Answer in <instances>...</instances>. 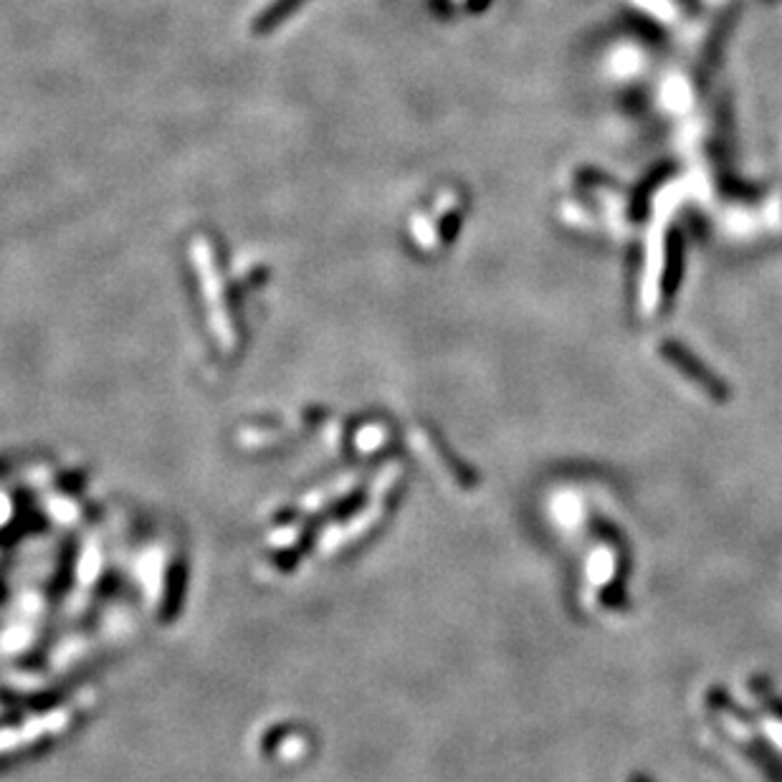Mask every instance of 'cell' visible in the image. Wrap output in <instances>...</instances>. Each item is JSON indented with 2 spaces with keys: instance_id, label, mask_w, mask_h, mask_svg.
Listing matches in <instances>:
<instances>
[{
  "instance_id": "cell-4",
  "label": "cell",
  "mask_w": 782,
  "mask_h": 782,
  "mask_svg": "<svg viewBox=\"0 0 782 782\" xmlns=\"http://www.w3.org/2000/svg\"><path fill=\"white\" fill-rule=\"evenodd\" d=\"M770 709L777 714V717L782 719V702H777V699H775V702H770Z\"/></svg>"
},
{
  "instance_id": "cell-5",
  "label": "cell",
  "mask_w": 782,
  "mask_h": 782,
  "mask_svg": "<svg viewBox=\"0 0 782 782\" xmlns=\"http://www.w3.org/2000/svg\"><path fill=\"white\" fill-rule=\"evenodd\" d=\"M628 782H653V780H651V777H646V775H633Z\"/></svg>"
},
{
  "instance_id": "cell-3",
  "label": "cell",
  "mask_w": 782,
  "mask_h": 782,
  "mask_svg": "<svg viewBox=\"0 0 782 782\" xmlns=\"http://www.w3.org/2000/svg\"><path fill=\"white\" fill-rule=\"evenodd\" d=\"M750 689L755 691L757 696H767V694H770V691H772V689H770V681H765V679H752Z\"/></svg>"
},
{
  "instance_id": "cell-1",
  "label": "cell",
  "mask_w": 782,
  "mask_h": 782,
  "mask_svg": "<svg viewBox=\"0 0 782 782\" xmlns=\"http://www.w3.org/2000/svg\"><path fill=\"white\" fill-rule=\"evenodd\" d=\"M664 355L669 357V360L674 362L676 367H679L681 373L689 375V378L694 380V383L699 385V388H702L704 393L712 395V398L717 400V403H727L729 395H732V393H729L727 385H724L719 378H714V375L709 373L707 367L699 365V362H696L694 357L689 355V352H684V350H681V347H676V345H666L664 347Z\"/></svg>"
},
{
  "instance_id": "cell-2",
  "label": "cell",
  "mask_w": 782,
  "mask_h": 782,
  "mask_svg": "<svg viewBox=\"0 0 782 782\" xmlns=\"http://www.w3.org/2000/svg\"><path fill=\"white\" fill-rule=\"evenodd\" d=\"M709 702H712L714 707H719V709H732V699H729V696L724 694L722 689H712V694H709Z\"/></svg>"
}]
</instances>
